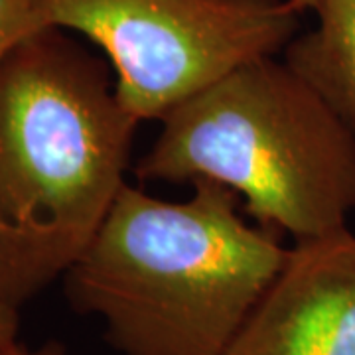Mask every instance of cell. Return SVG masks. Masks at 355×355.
Segmentation results:
<instances>
[{
  "instance_id": "7",
  "label": "cell",
  "mask_w": 355,
  "mask_h": 355,
  "mask_svg": "<svg viewBox=\"0 0 355 355\" xmlns=\"http://www.w3.org/2000/svg\"><path fill=\"white\" fill-rule=\"evenodd\" d=\"M38 32L34 0H0V65L30 34Z\"/></svg>"
},
{
  "instance_id": "2",
  "label": "cell",
  "mask_w": 355,
  "mask_h": 355,
  "mask_svg": "<svg viewBox=\"0 0 355 355\" xmlns=\"http://www.w3.org/2000/svg\"><path fill=\"white\" fill-rule=\"evenodd\" d=\"M191 186L164 202L125 184L65 272L69 306L101 318L121 355H227L286 261L279 231L247 223L235 191Z\"/></svg>"
},
{
  "instance_id": "5",
  "label": "cell",
  "mask_w": 355,
  "mask_h": 355,
  "mask_svg": "<svg viewBox=\"0 0 355 355\" xmlns=\"http://www.w3.org/2000/svg\"><path fill=\"white\" fill-rule=\"evenodd\" d=\"M227 355H355V233L296 241Z\"/></svg>"
},
{
  "instance_id": "9",
  "label": "cell",
  "mask_w": 355,
  "mask_h": 355,
  "mask_svg": "<svg viewBox=\"0 0 355 355\" xmlns=\"http://www.w3.org/2000/svg\"><path fill=\"white\" fill-rule=\"evenodd\" d=\"M0 355H69L67 354V347L64 343L58 342V340H48L38 347H28L22 342H16L12 345H8Z\"/></svg>"
},
{
  "instance_id": "4",
  "label": "cell",
  "mask_w": 355,
  "mask_h": 355,
  "mask_svg": "<svg viewBox=\"0 0 355 355\" xmlns=\"http://www.w3.org/2000/svg\"><path fill=\"white\" fill-rule=\"evenodd\" d=\"M300 16L291 0H34L38 30L101 48L119 101L139 121H162L229 71L282 53Z\"/></svg>"
},
{
  "instance_id": "1",
  "label": "cell",
  "mask_w": 355,
  "mask_h": 355,
  "mask_svg": "<svg viewBox=\"0 0 355 355\" xmlns=\"http://www.w3.org/2000/svg\"><path fill=\"white\" fill-rule=\"evenodd\" d=\"M139 119L111 67L65 30L24 38L0 65V298L22 308L93 241L127 174Z\"/></svg>"
},
{
  "instance_id": "3",
  "label": "cell",
  "mask_w": 355,
  "mask_h": 355,
  "mask_svg": "<svg viewBox=\"0 0 355 355\" xmlns=\"http://www.w3.org/2000/svg\"><path fill=\"white\" fill-rule=\"evenodd\" d=\"M160 123L139 182L214 180L243 198L257 225L294 241L347 227L355 130L284 58L229 71Z\"/></svg>"
},
{
  "instance_id": "6",
  "label": "cell",
  "mask_w": 355,
  "mask_h": 355,
  "mask_svg": "<svg viewBox=\"0 0 355 355\" xmlns=\"http://www.w3.org/2000/svg\"><path fill=\"white\" fill-rule=\"evenodd\" d=\"M314 12L316 26L292 40L284 62L355 130V0H318Z\"/></svg>"
},
{
  "instance_id": "10",
  "label": "cell",
  "mask_w": 355,
  "mask_h": 355,
  "mask_svg": "<svg viewBox=\"0 0 355 355\" xmlns=\"http://www.w3.org/2000/svg\"><path fill=\"white\" fill-rule=\"evenodd\" d=\"M292 6L298 10L300 14L304 12H314V8H316L318 0H291Z\"/></svg>"
},
{
  "instance_id": "8",
  "label": "cell",
  "mask_w": 355,
  "mask_h": 355,
  "mask_svg": "<svg viewBox=\"0 0 355 355\" xmlns=\"http://www.w3.org/2000/svg\"><path fill=\"white\" fill-rule=\"evenodd\" d=\"M20 310L0 298V354L18 340L20 330Z\"/></svg>"
}]
</instances>
